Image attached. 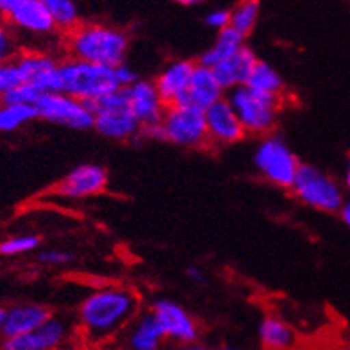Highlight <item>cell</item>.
<instances>
[{
  "label": "cell",
  "mask_w": 350,
  "mask_h": 350,
  "mask_svg": "<svg viewBox=\"0 0 350 350\" xmlns=\"http://www.w3.org/2000/svg\"><path fill=\"white\" fill-rule=\"evenodd\" d=\"M185 272H186V277H188L189 281L197 282V284H204V282H206V272H204L200 267H195V265H191V267L186 268Z\"/></svg>",
  "instance_id": "35"
},
{
  "label": "cell",
  "mask_w": 350,
  "mask_h": 350,
  "mask_svg": "<svg viewBox=\"0 0 350 350\" xmlns=\"http://www.w3.org/2000/svg\"><path fill=\"white\" fill-rule=\"evenodd\" d=\"M226 98L234 109L245 134L250 136H268L275 129L279 113L282 107V97H270L254 92L249 86L234 88L227 92Z\"/></svg>",
  "instance_id": "4"
},
{
  "label": "cell",
  "mask_w": 350,
  "mask_h": 350,
  "mask_svg": "<svg viewBox=\"0 0 350 350\" xmlns=\"http://www.w3.org/2000/svg\"><path fill=\"white\" fill-rule=\"evenodd\" d=\"M38 120L74 131L93 129V111L86 102L66 93H42L34 104Z\"/></svg>",
  "instance_id": "10"
},
{
  "label": "cell",
  "mask_w": 350,
  "mask_h": 350,
  "mask_svg": "<svg viewBox=\"0 0 350 350\" xmlns=\"http://www.w3.org/2000/svg\"><path fill=\"white\" fill-rule=\"evenodd\" d=\"M36 118L34 106L23 104H0V134L14 133L25 125L33 124Z\"/></svg>",
  "instance_id": "27"
},
{
  "label": "cell",
  "mask_w": 350,
  "mask_h": 350,
  "mask_svg": "<svg viewBox=\"0 0 350 350\" xmlns=\"http://www.w3.org/2000/svg\"><path fill=\"white\" fill-rule=\"evenodd\" d=\"M124 92L125 97H127L131 113L138 120V124L142 125V129L161 122L166 106L165 102L161 100V97H159V93H157L152 81L138 79L129 88H125Z\"/></svg>",
  "instance_id": "16"
},
{
  "label": "cell",
  "mask_w": 350,
  "mask_h": 350,
  "mask_svg": "<svg viewBox=\"0 0 350 350\" xmlns=\"http://www.w3.org/2000/svg\"><path fill=\"white\" fill-rule=\"evenodd\" d=\"M18 0H0V18H4L10 14V11L13 10L14 4H16Z\"/></svg>",
  "instance_id": "36"
},
{
  "label": "cell",
  "mask_w": 350,
  "mask_h": 350,
  "mask_svg": "<svg viewBox=\"0 0 350 350\" xmlns=\"http://www.w3.org/2000/svg\"><path fill=\"white\" fill-rule=\"evenodd\" d=\"M42 2L57 31L68 33L81 23V13L75 0H42Z\"/></svg>",
  "instance_id": "26"
},
{
  "label": "cell",
  "mask_w": 350,
  "mask_h": 350,
  "mask_svg": "<svg viewBox=\"0 0 350 350\" xmlns=\"http://www.w3.org/2000/svg\"><path fill=\"white\" fill-rule=\"evenodd\" d=\"M4 320H5V308L0 306V341L4 340Z\"/></svg>",
  "instance_id": "39"
},
{
  "label": "cell",
  "mask_w": 350,
  "mask_h": 350,
  "mask_svg": "<svg viewBox=\"0 0 350 350\" xmlns=\"http://www.w3.org/2000/svg\"><path fill=\"white\" fill-rule=\"evenodd\" d=\"M345 186L350 191V154H349V159H347V168H345Z\"/></svg>",
  "instance_id": "41"
},
{
  "label": "cell",
  "mask_w": 350,
  "mask_h": 350,
  "mask_svg": "<svg viewBox=\"0 0 350 350\" xmlns=\"http://www.w3.org/2000/svg\"><path fill=\"white\" fill-rule=\"evenodd\" d=\"M290 191L300 204L320 213H340L345 202L343 188L327 172L300 163Z\"/></svg>",
  "instance_id": "5"
},
{
  "label": "cell",
  "mask_w": 350,
  "mask_h": 350,
  "mask_svg": "<svg viewBox=\"0 0 350 350\" xmlns=\"http://www.w3.org/2000/svg\"><path fill=\"white\" fill-rule=\"evenodd\" d=\"M20 84H23V77L16 61L10 59L0 63V100Z\"/></svg>",
  "instance_id": "29"
},
{
  "label": "cell",
  "mask_w": 350,
  "mask_h": 350,
  "mask_svg": "<svg viewBox=\"0 0 350 350\" xmlns=\"http://www.w3.org/2000/svg\"><path fill=\"white\" fill-rule=\"evenodd\" d=\"M23 83L40 93L61 92V61L45 51H20L14 57Z\"/></svg>",
  "instance_id": "13"
},
{
  "label": "cell",
  "mask_w": 350,
  "mask_h": 350,
  "mask_svg": "<svg viewBox=\"0 0 350 350\" xmlns=\"http://www.w3.org/2000/svg\"><path fill=\"white\" fill-rule=\"evenodd\" d=\"M224 97H226V92L218 84L213 70L197 63L193 68V74H191V79H189L188 88H186L185 98H183L180 104L206 111L209 106H213L215 102H218Z\"/></svg>",
  "instance_id": "19"
},
{
  "label": "cell",
  "mask_w": 350,
  "mask_h": 350,
  "mask_svg": "<svg viewBox=\"0 0 350 350\" xmlns=\"http://www.w3.org/2000/svg\"><path fill=\"white\" fill-rule=\"evenodd\" d=\"M142 311L138 291L122 284L100 286L77 306V334L88 345H106L120 336Z\"/></svg>",
  "instance_id": "1"
},
{
  "label": "cell",
  "mask_w": 350,
  "mask_h": 350,
  "mask_svg": "<svg viewBox=\"0 0 350 350\" xmlns=\"http://www.w3.org/2000/svg\"><path fill=\"white\" fill-rule=\"evenodd\" d=\"M61 92L86 102L88 106L106 97L109 93L120 90L116 84L115 72L109 66L93 65L86 61L61 59Z\"/></svg>",
  "instance_id": "3"
},
{
  "label": "cell",
  "mask_w": 350,
  "mask_h": 350,
  "mask_svg": "<svg viewBox=\"0 0 350 350\" xmlns=\"http://www.w3.org/2000/svg\"><path fill=\"white\" fill-rule=\"evenodd\" d=\"M206 25L211 29H215L217 33L224 31V29L229 27V10H213L206 14L204 18Z\"/></svg>",
  "instance_id": "34"
},
{
  "label": "cell",
  "mask_w": 350,
  "mask_h": 350,
  "mask_svg": "<svg viewBox=\"0 0 350 350\" xmlns=\"http://www.w3.org/2000/svg\"><path fill=\"white\" fill-rule=\"evenodd\" d=\"M177 350H209V349L204 345H198V343H189V345H180Z\"/></svg>",
  "instance_id": "40"
},
{
  "label": "cell",
  "mask_w": 350,
  "mask_h": 350,
  "mask_svg": "<svg viewBox=\"0 0 350 350\" xmlns=\"http://www.w3.org/2000/svg\"><path fill=\"white\" fill-rule=\"evenodd\" d=\"M129 45V34L124 29L102 22L79 23L65 36L68 57L109 68L125 63Z\"/></svg>",
  "instance_id": "2"
},
{
  "label": "cell",
  "mask_w": 350,
  "mask_h": 350,
  "mask_svg": "<svg viewBox=\"0 0 350 350\" xmlns=\"http://www.w3.org/2000/svg\"><path fill=\"white\" fill-rule=\"evenodd\" d=\"M259 343L265 350H290L297 341V334L290 323L277 314H267L259 323Z\"/></svg>",
  "instance_id": "22"
},
{
  "label": "cell",
  "mask_w": 350,
  "mask_h": 350,
  "mask_svg": "<svg viewBox=\"0 0 350 350\" xmlns=\"http://www.w3.org/2000/svg\"><path fill=\"white\" fill-rule=\"evenodd\" d=\"M49 306L40 302H18L5 308L4 338H13L38 329L51 317Z\"/></svg>",
  "instance_id": "20"
},
{
  "label": "cell",
  "mask_w": 350,
  "mask_h": 350,
  "mask_svg": "<svg viewBox=\"0 0 350 350\" xmlns=\"http://www.w3.org/2000/svg\"><path fill=\"white\" fill-rule=\"evenodd\" d=\"M161 129L165 142L180 148L208 147V129L204 111L186 104L166 106L161 118Z\"/></svg>",
  "instance_id": "9"
},
{
  "label": "cell",
  "mask_w": 350,
  "mask_h": 350,
  "mask_svg": "<svg viewBox=\"0 0 350 350\" xmlns=\"http://www.w3.org/2000/svg\"><path fill=\"white\" fill-rule=\"evenodd\" d=\"M18 52V42H16L14 31L4 18H0V63L14 59Z\"/></svg>",
  "instance_id": "30"
},
{
  "label": "cell",
  "mask_w": 350,
  "mask_h": 350,
  "mask_svg": "<svg viewBox=\"0 0 350 350\" xmlns=\"http://www.w3.org/2000/svg\"><path fill=\"white\" fill-rule=\"evenodd\" d=\"M148 311L159 323L166 341H172L177 345L197 343L200 336V327L193 314L183 308L179 302L172 299H157L150 304Z\"/></svg>",
  "instance_id": "11"
},
{
  "label": "cell",
  "mask_w": 350,
  "mask_h": 350,
  "mask_svg": "<svg viewBox=\"0 0 350 350\" xmlns=\"http://www.w3.org/2000/svg\"><path fill=\"white\" fill-rule=\"evenodd\" d=\"M195 65H197L195 61L175 59L170 61L156 75L152 83L156 86L161 100L165 102V106H174V104H180L183 102L186 88L189 84V79H191V74H193Z\"/></svg>",
  "instance_id": "18"
},
{
  "label": "cell",
  "mask_w": 350,
  "mask_h": 350,
  "mask_svg": "<svg viewBox=\"0 0 350 350\" xmlns=\"http://www.w3.org/2000/svg\"><path fill=\"white\" fill-rule=\"evenodd\" d=\"M241 46H245V38L232 31L230 27L224 29L217 34L215 42L211 43L208 51L204 52L198 59V65L206 66V68H215L218 63L226 61L232 54L240 51Z\"/></svg>",
  "instance_id": "23"
},
{
  "label": "cell",
  "mask_w": 350,
  "mask_h": 350,
  "mask_svg": "<svg viewBox=\"0 0 350 350\" xmlns=\"http://www.w3.org/2000/svg\"><path fill=\"white\" fill-rule=\"evenodd\" d=\"M42 245V238L38 234H16L0 240V256L2 258H16L25 254L36 252Z\"/></svg>",
  "instance_id": "28"
},
{
  "label": "cell",
  "mask_w": 350,
  "mask_h": 350,
  "mask_svg": "<svg viewBox=\"0 0 350 350\" xmlns=\"http://www.w3.org/2000/svg\"><path fill=\"white\" fill-rule=\"evenodd\" d=\"M252 161L262 180L282 189L291 188L300 166L299 157L290 145L275 134H268L259 139Z\"/></svg>",
  "instance_id": "6"
},
{
  "label": "cell",
  "mask_w": 350,
  "mask_h": 350,
  "mask_svg": "<svg viewBox=\"0 0 350 350\" xmlns=\"http://www.w3.org/2000/svg\"><path fill=\"white\" fill-rule=\"evenodd\" d=\"M174 2H177L180 5H186V8H193V5L204 4L206 0H174Z\"/></svg>",
  "instance_id": "38"
},
{
  "label": "cell",
  "mask_w": 350,
  "mask_h": 350,
  "mask_svg": "<svg viewBox=\"0 0 350 350\" xmlns=\"http://www.w3.org/2000/svg\"><path fill=\"white\" fill-rule=\"evenodd\" d=\"M256 63H258V57H256L254 51L245 45L236 54H232L226 61L218 63L211 70L215 77H217L218 84L221 86V90L224 92H230L234 88H240L247 84V79H249L250 72H252Z\"/></svg>",
  "instance_id": "21"
},
{
  "label": "cell",
  "mask_w": 350,
  "mask_h": 350,
  "mask_svg": "<svg viewBox=\"0 0 350 350\" xmlns=\"http://www.w3.org/2000/svg\"><path fill=\"white\" fill-rule=\"evenodd\" d=\"M38 261L42 262V265H45V267L63 268L72 265V262L75 261V256L70 252V250H65V249H49L40 252Z\"/></svg>",
  "instance_id": "32"
},
{
  "label": "cell",
  "mask_w": 350,
  "mask_h": 350,
  "mask_svg": "<svg viewBox=\"0 0 350 350\" xmlns=\"http://www.w3.org/2000/svg\"><path fill=\"white\" fill-rule=\"evenodd\" d=\"M109 185V174L98 163H83L61 177L52 193L70 200H83L102 195Z\"/></svg>",
  "instance_id": "12"
},
{
  "label": "cell",
  "mask_w": 350,
  "mask_h": 350,
  "mask_svg": "<svg viewBox=\"0 0 350 350\" xmlns=\"http://www.w3.org/2000/svg\"><path fill=\"white\" fill-rule=\"evenodd\" d=\"M340 217H341V220H343V224H345V226L350 229V198L349 200H345V202H343V206H341Z\"/></svg>",
  "instance_id": "37"
},
{
  "label": "cell",
  "mask_w": 350,
  "mask_h": 350,
  "mask_svg": "<svg viewBox=\"0 0 350 350\" xmlns=\"http://www.w3.org/2000/svg\"><path fill=\"white\" fill-rule=\"evenodd\" d=\"M245 86H249L250 90L262 93V95L284 98V79L273 66H270L265 61L258 59Z\"/></svg>",
  "instance_id": "24"
},
{
  "label": "cell",
  "mask_w": 350,
  "mask_h": 350,
  "mask_svg": "<svg viewBox=\"0 0 350 350\" xmlns=\"http://www.w3.org/2000/svg\"><path fill=\"white\" fill-rule=\"evenodd\" d=\"M204 118H206L209 145H215V147L234 145L247 136L234 109L230 107L226 97L204 111Z\"/></svg>",
  "instance_id": "14"
},
{
  "label": "cell",
  "mask_w": 350,
  "mask_h": 350,
  "mask_svg": "<svg viewBox=\"0 0 350 350\" xmlns=\"http://www.w3.org/2000/svg\"><path fill=\"white\" fill-rule=\"evenodd\" d=\"M93 111V131L111 142H133L142 136V125L134 118L124 90H116L90 104Z\"/></svg>",
  "instance_id": "7"
},
{
  "label": "cell",
  "mask_w": 350,
  "mask_h": 350,
  "mask_svg": "<svg viewBox=\"0 0 350 350\" xmlns=\"http://www.w3.org/2000/svg\"><path fill=\"white\" fill-rule=\"evenodd\" d=\"M261 2L259 0H238L232 10H229V27L247 38L258 25Z\"/></svg>",
  "instance_id": "25"
},
{
  "label": "cell",
  "mask_w": 350,
  "mask_h": 350,
  "mask_svg": "<svg viewBox=\"0 0 350 350\" xmlns=\"http://www.w3.org/2000/svg\"><path fill=\"white\" fill-rule=\"evenodd\" d=\"M159 323L150 311H139L138 317L122 331L113 343L116 350H161L165 345Z\"/></svg>",
  "instance_id": "15"
},
{
  "label": "cell",
  "mask_w": 350,
  "mask_h": 350,
  "mask_svg": "<svg viewBox=\"0 0 350 350\" xmlns=\"http://www.w3.org/2000/svg\"><path fill=\"white\" fill-rule=\"evenodd\" d=\"M5 22L11 29L33 36H49L57 31L42 0H18L5 16Z\"/></svg>",
  "instance_id": "17"
},
{
  "label": "cell",
  "mask_w": 350,
  "mask_h": 350,
  "mask_svg": "<svg viewBox=\"0 0 350 350\" xmlns=\"http://www.w3.org/2000/svg\"><path fill=\"white\" fill-rule=\"evenodd\" d=\"M75 336H79L75 320L52 313L34 331L4 338L0 341V350H66L72 347Z\"/></svg>",
  "instance_id": "8"
},
{
  "label": "cell",
  "mask_w": 350,
  "mask_h": 350,
  "mask_svg": "<svg viewBox=\"0 0 350 350\" xmlns=\"http://www.w3.org/2000/svg\"><path fill=\"white\" fill-rule=\"evenodd\" d=\"M42 93L34 90L31 84H20L18 88H14L13 92H10L5 95L0 104H23V106H34Z\"/></svg>",
  "instance_id": "31"
},
{
  "label": "cell",
  "mask_w": 350,
  "mask_h": 350,
  "mask_svg": "<svg viewBox=\"0 0 350 350\" xmlns=\"http://www.w3.org/2000/svg\"><path fill=\"white\" fill-rule=\"evenodd\" d=\"M113 72H115L116 84H118V88H120V90L129 88L131 84H134L139 79L138 72H136L133 66L127 65V63H122V65L115 66V68H113Z\"/></svg>",
  "instance_id": "33"
},
{
  "label": "cell",
  "mask_w": 350,
  "mask_h": 350,
  "mask_svg": "<svg viewBox=\"0 0 350 350\" xmlns=\"http://www.w3.org/2000/svg\"><path fill=\"white\" fill-rule=\"evenodd\" d=\"M220 350H238V349H232V347H224V349H220Z\"/></svg>",
  "instance_id": "42"
}]
</instances>
